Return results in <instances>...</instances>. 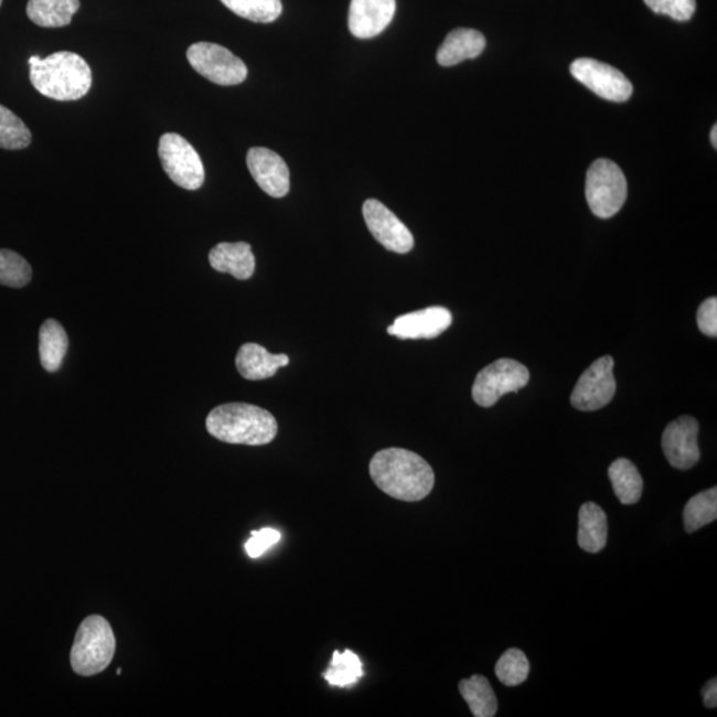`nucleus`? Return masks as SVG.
Listing matches in <instances>:
<instances>
[{"instance_id": "1", "label": "nucleus", "mask_w": 717, "mask_h": 717, "mask_svg": "<svg viewBox=\"0 0 717 717\" xmlns=\"http://www.w3.org/2000/svg\"><path fill=\"white\" fill-rule=\"evenodd\" d=\"M375 485L390 497L416 502L427 497L435 486V473L421 456L403 448L377 452L370 462Z\"/></svg>"}, {"instance_id": "2", "label": "nucleus", "mask_w": 717, "mask_h": 717, "mask_svg": "<svg viewBox=\"0 0 717 717\" xmlns=\"http://www.w3.org/2000/svg\"><path fill=\"white\" fill-rule=\"evenodd\" d=\"M29 64L32 86L49 99L79 100L93 87V71L88 63L74 52H55L45 58L31 56Z\"/></svg>"}, {"instance_id": "3", "label": "nucleus", "mask_w": 717, "mask_h": 717, "mask_svg": "<svg viewBox=\"0 0 717 717\" xmlns=\"http://www.w3.org/2000/svg\"><path fill=\"white\" fill-rule=\"evenodd\" d=\"M213 438L239 446H266L276 439L278 422L269 410L246 403H229L214 408L206 419Z\"/></svg>"}, {"instance_id": "4", "label": "nucleus", "mask_w": 717, "mask_h": 717, "mask_svg": "<svg viewBox=\"0 0 717 717\" xmlns=\"http://www.w3.org/2000/svg\"><path fill=\"white\" fill-rule=\"evenodd\" d=\"M116 651V638L106 618L90 616L77 629L72 645V670L81 676H94L107 670Z\"/></svg>"}, {"instance_id": "5", "label": "nucleus", "mask_w": 717, "mask_h": 717, "mask_svg": "<svg viewBox=\"0 0 717 717\" xmlns=\"http://www.w3.org/2000/svg\"><path fill=\"white\" fill-rule=\"evenodd\" d=\"M628 199V181L616 162L601 159L592 162L586 175V200L598 218H611Z\"/></svg>"}, {"instance_id": "6", "label": "nucleus", "mask_w": 717, "mask_h": 717, "mask_svg": "<svg viewBox=\"0 0 717 717\" xmlns=\"http://www.w3.org/2000/svg\"><path fill=\"white\" fill-rule=\"evenodd\" d=\"M159 156L162 169L175 185L197 191L205 181V168L200 154L184 137L178 133L161 136Z\"/></svg>"}, {"instance_id": "7", "label": "nucleus", "mask_w": 717, "mask_h": 717, "mask_svg": "<svg viewBox=\"0 0 717 717\" xmlns=\"http://www.w3.org/2000/svg\"><path fill=\"white\" fill-rule=\"evenodd\" d=\"M531 374L524 364L513 358H499L475 376L472 396L480 407H493L502 396L518 393L529 383Z\"/></svg>"}, {"instance_id": "8", "label": "nucleus", "mask_w": 717, "mask_h": 717, "mask_svg": "<svg viewBox=\"0 0 717 717\" xmlns=\"http://www.w3.org/2000/svg\"><path fill=\"white\" fill-rule=\"evenodd\" d=\"M186 56L195 72L218 86H237L246 81V64L223 45L195 43Z\"/></svg>"}, {"instance_id": "9", "label": "nucleus", "mask_w": 717, "mask_h": 717, "mask_svg": "<svg viewBox=\"0 0 717 717\" xmlns=\"http://www.w3.org/2000/svg\"><path fill=\"white\" fill-rule=\"evenodd\" d=\"M616 390L614 358L599 357L579 377L570 397L571 406L584 413L601 409L612 400Z\"/></svg>"}, {"instance_id": "10", "label": "nucleus", "mask_w": 717, "mask_h": 717, "mask_svg": "<svg viewBox=\"0 0 717 717\" xmlns=\"http://www.w3.org/2000/svg\"><path fill=\"white\" fill-rule=\"evenodd\" d=\"M574 79L582 83L604 100L623 103L632 95V84L621 71L596 61V58H577L570 65Z\"/></svg>"}, {"instance_id": "11", "label": "nucleus", "mask_w": 717, "mask_h": 717, "mask_svg": "<svg viewBox=\"0 0 717 717\" xmlns=\"http://www.w3.org/2000/svg\"><path fill=\"white\" fill-rule=\"evenodd\" d=\"M363 217L371 234L387 250L407 254L414 249L413 233L381 201L371 199L364 202Z\"/></svg>"}, {"instance_id": "12", "label": "nucleus", "mask_w": 717, "mask_h": 717, "mask_svg": "<svg viewBox=\"0 0 717 717\" xmlns=\"http://www.w3.org/2000/svg\"><path fill=\"white\" fill-rule=\"evenodd\" d=\"M697 436L699 422L694 417L682 416L668 424L662 436V448L671 465L687 471L697 464L700 460Z\"/></svg>"}, {"instance_id": "13", "label": "nucleus", "mask_w": 717, "mask_h": 717, "mask_svg": "<svg viewBox=\"0 0 717 717\" xmlns=\"http://www.w3.org/2000/svg\"><path fill=\"white\" fill-rule=\"evenodd\" d=\"M247 168L254 181L266 194L282 199L290 192V171L279 154L267 148H252L247 152Z\"/></svg>"}, {"instance_id": "14", "label": "nucleus", "mask_w": 717, "mask_h": 717, "mask_svg": "<svg viewBox=\"0 0 717 717\" xmlns=\"http://www.w3.org/2000/svg\"><path fill=\"white\" fill-rule=\"evenodd\" d=\"M396 0H351L349 29L358 39L381 35L394 21Z\"/></svg>"}, {"instance_id": "15", "label": "nucleus", "mask_w": 717, "mask_h": 717, "mask_svg": "<svg viewBox=\"0 0 717 717\" xmlns=\"http://www.w3.org/2000/svg\"><path fill=\"white\" fill-rule=\"evenodd\" d=\"M451 324V311L435 306L397 317L389 325L388 334L399 339H434L447 331Z\"/></svg>"}, {"instance_id": "16", "label": "nucleus", "mask_w": 717, "mask_h": 717, "mask_svg": "<svg viewBox=\"0 0 717 717\" xmlns=\"http://www.w3.org/2000/svg\"><path fill=\"white\" fill-rule=\"evenodd\" d=\"M289 363V356L270 354L257 343L244 344L236 358L238 373L247 381L269 379L278 373L280 367H286Z\"/></svg>"}, {"instance_id": "17", "label": "nucleus", "mask_w": 717, "mask_h": 717, "mask_svg": "<svg viewBox=\"0 0 717 717\" xmlns=\"http://www.w3.org/2000/svg\"><path fill=\"white\" fill-rule=\"evenodd\" d=\"M208 263L214 270L232 274L234 278L246 280L256 270V257L252 246L246 243H223L208 253Z\"/></svg>"}, {"instance_id": "18", "label": "nucleus", "mask_w": 717, "mask_h": 717, "mask_svg": "<svg viewBox=\"0 0 717 717\" xmlns=\"http://www.w3.org/2000/svg\"><path fill=\"white\" fill-rule=\"evenodd\" d=\"M485 47V36L480 31L458 29L446 38L436 58H438L442 67H452V65L460 64L468 61V58L480 56Z\"/></svg>"}, {"instance_id": "19", "label": "nucleus", "mask_w": 717, "mask_h": 717, "mask_svg": "<svg viewBox=\"0 0 717 717\" xmlns=\"http://www.w3.org/2000/svg\"><path fill=\"white\" fill-rule=\"evenodd\" d=\"M578 545L588 553H599L608 544V517L601 506L586 502L579 511Z\"/></svg>"}, {"instance_id": "20", "label": "nucleus", "mask_w": 717, "mask_h": 717, "mask_svg": "<svg viewBox=\"0 0 717 717\" xmlns=\"http://www.w3.org/2000/svg\"><path fill=\"white\" fill-rule=\"evenodd\" d=\"M79 9L81 0H30L28 15L41 28L58 29L68 25Z\"/></svg>"}, {"instance_id": "21", "label": "nucleus", "mask_w": 717, "mask_h": 717, "mask_svg": "<svg viewBox=\"0 0 717 717\" xmlns=\"http://www.w3.org/2000/svg\"><path fill=\"white\" fill-rule=\"evenodd\" d=\"M68 351V336L63 325L49 319L39 332V354L41 363L49 373H56L62 367L63 358Z\"/></svg>"}, {"instance_id": "22", "label": "nucleus", "mask_w": 717, "mask_h": 717, "mask_svg": "<svg viewBox=\"0 0 717 717\" xmlns=\"http://www.w3.org/2000/svg\"><path fill=\"white\" fill-rule=\"evenodd\" d=\"M609 478L614 493L623 505L636 504L642 497L643 480L634 462L618 459L609 468Z\"/></svg>"}, {"instance_id": "23", "label": "nucleus", "mask_w": 717, "mask_h": 717, "mask_svg": "<svg viewBox=\"0 0 717 717\" xmlns=\"http://www.w3.org/2000/svg\"><path fill=\"white\" fill-rule=\"evenodd\" d=\"M459 691L475 717H493L497 714L499 703L491 683L482 675H473L461 681Z\"/></svg>"}, {"instance_id": "24", "label": "nucleus", "mask_w": 717, "mask_h": 717, "mask_svg": "<svg viewBox=\"0 0 717 717\" xmlns=\"http://www.w3.org/2000/svg\"><path fill=\"white\" fill-rule=\"evenodd\" d=\"M717 518V489L710 488L689 499L684 507L683 520L687 533H694L713 524Z\"/></svg>"}, {"instance_id": "25", "label": "nucleus", "mask_w": 717, "mask_h": 717, "mask_svg": "<svg viewBox=\"0 0 717 717\" xmlns=\"http://www.w3.org/2000/svg\"><path fill=\"white\" fill-rule=\"evenodd\" d=\"M234 14L254 23H272L282 14V0H221Z\"/></svg>"}, {"instance_id": "26", "label": "nucleus", "mask_w": 717, "mask_h": 717, "mask_svg": "<svg viewBox=\"0 0 717 717\" xmlns=\"http://www.w3.org/2000/svg\"><path fill=\"white\" fill-rule=\"evenodd\" d=\"M362 675L363 666L361 660L352 651L345 650L343 654L335 651L330 667L325 671L323 677L331 686L345 687L355 683Z\"/></svg>"}, {"instance_id": "27", "label": "nucleus", "mask_w": 717, "mask_h": 717, "mask_svg": "<svg viewBox=\"0 0 717 717\" xmlns=\"http://www.w3.org/2000/svg\"><path fill=\"white\" fill-rule=\"evenodd\" d=\"M529 661L518 649L505 651L495 664V676L506 687H516L523 684L529 676Z\"/></svg>"}, {"instance_id": "28", "label": "nucleus", "mask_w": 717, "mask_h": 717, "mask_svg": "<svg viewBox=\"0 0 717 717\" xmlns=\"http://www.w3.org/2000/svg\"><path fill=\"white\" fill-rule=\"evenodd\" d=\"M30 143L31 132L28 126L10 109L0 106V148L19 151Z\"/></svg>"}, {"instance_id": "29", "label": "nucleus", "mask_w": 717, "mask_h": 717, "mask_svg": "<svg viewBox=\"0 0 717 717\" xmlns=\"http://www.w3.org/2000/svg\"><path fill=\"white\" fill-rule=\"evenodd\" d=\"M32 269L28 260L11 250H0V285L14 287L28 286L31 282Z\"/></svg>"}, {"instance_id": "30", "label": "nucleus", "mask_w": 717, "mask_h": 717, "mask_svg": "<svg viewBox=\"0 0 717 717\" xmlns=\"http://www.w3.org/2000/svg\"><path fill=\"white\" fill-rule=\"evenodd\" d=\"M655 14L667 15L677 22H687L695 14V0H644Z\"/></svg>"}, {"instance_id": "31", "label": "nucleus", "mask_w": 717, "mask_h": 717, "mask_svg": "<svg viewBox=\"0 0 717 717\" xmlns=\"http://www.w3.org/2000/svg\"><path fill=\"white\" fill-rule=\"evenodd\" d=\"M280 533L274 529L254 531L252 532V538L245 544L246 553L249 554L252 558H258L263 556L266 550H269L272 545L279 543Z\"/></svg>"}, {"instance_id": "32", "label": "nucleus", "mask_w": 717, "mask_h": 717, "mask_svg": "<svg viewBox=\"0 0 717 717\" xmlns=\"http://www.w3.org/2000/svg\"><path fill=\"white\" fill-rule=\"evenodd\" d=\"M697 325L704 335L717 336V299L708 298L697 310Z\"/></svg>"}, {"instance_id": "33", "label": "nucleus", "mask_w": 717, "mask_h": 717, "mask_svg": "<svg viewBox=\"0 0 717 717\" xmlns=\"http://www.w3.org/2000/svg\"><path fill=\"white\" fill-rule=\"evenodd\" d=\"M703 700H704V706L707 708H716L717 707V682L716 679H710L706 686H704L703 691Z\"/></svg>"}, {"instance_id": "34", "label": "nucleus", "mask_w": 717, "mask_h": 717, "mask_svg": "<svg viewBox=\"0 0 717 717\" xmlns=\"http://www.w3.org/2000/svg\"><path fill=\"white\" fill-rule=\"evenodd\" d=\"M710 142H713L714 148H717V126H714L710 130Z\"/></svg>"}, {"instance_id": "35", "label": "nucleus", "mask_w": 717, "mask_h": 717, "mask_svg": "<svg viewBox=\"0 0 717 717\" xmlns=\"http://www.w3.org/2000/svg\"><path fill=\"white\" fill-rule=\"evenodd\" d=\"M3 0H0V6H2Z\"/></svg>"}]
</instances>
